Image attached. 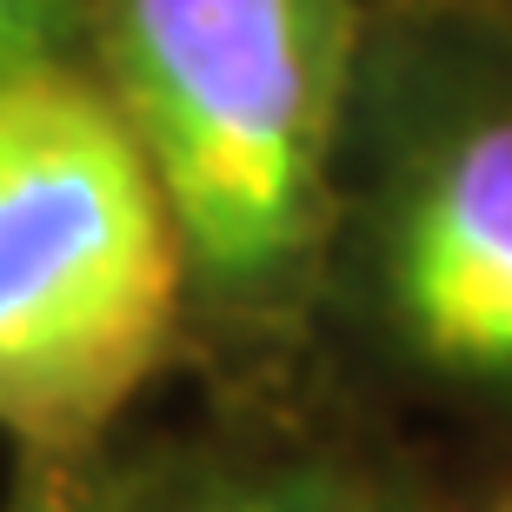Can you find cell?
Masks as SVG:
<instances>
[{
  "label": "cell",
  "instance_id": "277c9868",
  "mask_svg": "<svg viewBox=\"0 0 512 512\" xmlns=\"http://www.w3.org/2000/svg\"><path fill=\"white\" fill-rule=\"evenodd\" d=\"M67 20H74V0H0V74L54 60Z\"/></svg>",
  "mask_w": 512,
  "mask_h": 512
},
{
  "label": "cell",
  "instance_id": "3957f363",
  "mask_svg": "<svg viewBox=\"0 0 512 512\" xmlns=\"http://www.w3.org/2000/svg\"><path fill=\"white\" fill-rule=\"evenodd\" d=\"M399 313L439 366H512V120L479 127L406 213Z\"/></svg>",
  "mask_w": 512,
  "mask_h": 512
},
{
  "label": "cell",
  "instance_id": "52a82bcc",
  "mask_svg": "<svg viewBox=\"0 0 512 512\" xmlns=\"http://www.w3.org/2000/svg\"><path fill=\"white\" fill-rule=\"evenodd\" d=\"M499 512H512V506H499Z\"/></svg>",
  "mask_w": 512,
  "mask_h": 512
},
{
  "label": "cell",
  "instance_id": "6da1fadb",
  "mask_svg": "<svg viewBox=\"0 0 512 512\" xmlns=\"http://www.w3.org/2000/svg\"><path fill=\"white\" fill-rule=\"evenodd\" d=\"M180 266L120 100L60 60L0 74V433L94 446L167 353Z\"/></svg>",
  "mask_w": 512,
  "mask_h": 512
},
{
  "label": "cell",
  "instance_id": "7a4b0ae2",
  "mask_svg": "<svg viewBox=\"0 0 512 512\" xmlns=\"http://www.w3.org/2000/svg\"><path fill=\"white\" fill-rule=\"evenodd\" d=\"M120 114L213 280L306 247L333 127L326 0H114Z\"/></svg>",
  "mask_w": 512,
  "mask_h": 512
},
{
  "label": "cell",
  "instance_id": "8992f818",
  "mask_svg": "<svg viewBox=\"0 0 512 512\" xmlns=\"http://www.w3.org/2000/svg\"><path fill=\"white\" fill-rule=\"evenodd\" d=\"M27 512H80V506H60V499H40V506H27Z\"/></svg>",
  "mask_w": 512,
  "mask_h": 512
},
{
  "label": "cell",
  "instance_id": "5b68a950",
  "mask_svg": "<svg viewBox=\"0 0 512 512\" xmlns=\"http://www.w3.org/2000/svg\"><path fill=\"white\" fill-rule=\"evenodd\" d=\"M193 512H353V506L333 493H306V486H273V493H233V499H213V506H193Z\"/></svg>",
  "mask_w": 512,
  "mask_h": 512
}]
</instances>
